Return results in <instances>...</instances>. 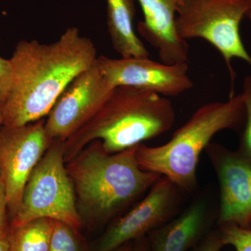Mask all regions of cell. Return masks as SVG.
Masks as SVG:
<instances>
[{"mask_svg":"<svg viewBox=\"0 0 251 251\" xmlns=\"http://www.w3.org/2000/svg\"><path fill=\"white\" fill-rule=\"evenodd\" d=\"M97 58L94 43L74 27L52 44L18 43L9 59L12 85L1 105L2 126H22L47 117L69 84Z\"/></svg>","mask_w":251,"mask_h":251,"instance_id":"cell-1","label":"cell"},{"mask_svg":"<svg viewBox=\"0 0 251 251\" xmlns=\"http://www.w3.org/2000/svg\"><path fill=\"white\" fill-rule=\"evenodd\" d=\"M138 146L110 153L100 140H94L66 163L82 224H101L117 217L163 176L140 168Z\"/></svg>","mask_w":251,"mask_h":251,"instance_id":"cell-2","label":"cell"},{"mask_svg":"<svg viewBox=\"0 0 251 251\" xmlns=\"http://www.w3.org/2000/svg\"><path fill=\"white\" fill-rule=\"evenodd\" d=\"M175 122L169 99L138 87H115L95 116L62 142L64 161H70L94 140H100L107 152H120L163 134Z\"/></svg>","mask_w":251,"mask_h":251,"instance_id":"cell-3","label":"cell"},{"mask_svg":"<svg viewBox=\"0 0 251 251\" xmlns=\"http://www.w3.org/2000/svg\"><path fill=\"white\" fill-rule=\"evenodd\" d=\"M245 119L242 93L230 96L227 101L205 104L175 132L168 143L157 147L138 145L137 161L144 171L161 175L183 192H191L198 184L200 157L213 137L221 130L241 129Z\"/></svg>","mask_w":251,"mask_h":251,"instance_id":"cell-4","label":"cell"},{"mask_svg":"<svg viewBox=\"0 0 251 251\" xmlns=\"http://www.w3.org/2000/svg\"><path fill=\"white\" fill-rule=\"evenodd\" d=\"M251 9V0H181L176 13L179 37L204 39L214 46L226 62L232 85V59H242L251 67V56L240 35L241 23Z\"/></svg>","mask_w":251,"mask_h":251,"instance_id":"cell-5","label":"cell"},{"mask_svg":"<svg viewBox=\"0 0 251 251\" xmlns=\"http://www.w3.org/2000/svg\"><path fill=\"white\" fill-rule=\"evenodd\" d=\"M42 218L61 221L77 229L82 226L60 140L52 142L31 173L21 206L10 226Z\"/></svg>","mask_w":251,"mask_h":251,"instance_id":"cell-6","label":"cell"},{"mask_svg":"<svg viewBox=\"0 0 251 251\" xmlns=\"http://www.w3.org/2000/svg\"><path fill=\"white\" fill-rule=\"evenodd\" d=\"M52 142L43 119L22 126L0 128V179L11 219L19 209L31 173Z\"/></svg>","mask_w":251,"mask_h":251,"instance_id":"cell-7","label":"cell"},{"mask_svg":"<svg viewBox=\"0 0 251 251\" xmlns=\"http://www.w3.org/2000/svg\"><path fill=\"white\" fill-rule=\"evenodd\" d=\"M115 88L100 72L97 62L81 73L47 115L45 128L50 139L64 142L70 138L95 116Z\"/></svg>","mask_w":251,"mask_h":251,"instance_id":"cell-8","label":"cell"},{"mask_svg":"<svg viewBox=\"0 0 251 251\" xmlns=\"http://www.w3.org/2000/svg\"><path fill=\"white\" fill-rule=\"evenodd\" d=\"M182 193L171 180L162 176L133 209L108 226L93 251H111L163 226L174 217Z\"/></svg>","mask_w":251,"mask_h":251,"instance_id":"cell-9","label":"cell"},{"mask_svg":"<svg viewBox=\"0 0 251 251\" xmlns=\"http://www.w3.org/2000/svg\"><path fill=\"white\" fill-rule=\"evenodd\" d=\"M205 151L219 183L218 226L234 224L250 228L251 158L212 142Z\"/></svg>","mask_w":251,"mask_h":251,"instance_id":"cell-10","label":"cell"},{"mask_svg":"<svg viewBox=\"0 0 251 251\" xmlns=\"http://www.w3.org/2000/svg\"><path fill=\"white\" fill-rule=\"evenodd\" d=\"M100 72L114 87H138L161 96L177 97L193 88L188 75V63L170 64L157 62L149 57L97 58Z\"/></svg>","mask_w":251,"mask_h":251,"instance_id":"cell-11","label":"cell"},{"mask_svg":"<svg viewBox=\"0 0 251 251\" xmlns=\"http://www.w3.org/2000/svg\"><path fill=\"white\" fill-rule=\"evenodd\" d=\"M144 15L138 25L139 34L158 51L164 64L188 63L187 41L178 35L175 25L181 0H138Z\"/></svg>","mask_w":251,"mask_h":251,"instance_id":"cell-12","label":"cell"},{"mask_svg":"<svg viewBox=\"0 0 251 251\" xmlns=\"http://www.w3.org/2000/svg\"><path fill=\"white\" fill-rule=\"evenodd\" d=\"M210 224L206 201H195L179 215L149 232L150 251L192 250L210 232Z\"/></svg>","mask_w":251,"mask_h":251,"instance_id":"cell-13","label":"cell"},{"mask_svg":"<svg viewBox=\"0 0 251 251\" xmlns=\"http://www.w3.org/2000/svg\"><path fill=\"white\" fill-rule=\"evenodd\" d=\"M107 24L114 50L122 58L149 57L148 49L135 34L133 0H105Z\"/></svg>","mask_w":251,"mask_h":251,"instance_id":"cell-14","label":"cell"},{"mask_svg":"<svg viewBox=\"0 0 251 251\" xmlns=\"http://www.w3.org/2000/svg\"><path fill=\"white\" fill-rule=\"evenodd\" d=\"M54 220L36 219L9 226V251H49Z\"/></svg>","mask_w":251,"mask_h":251,"instance_id":"cell-15","label":"cell"},{"mask_svg":"<svg viewBox=\"0 0 251 251\" xmlns=\"http://www.w3.org/2000/svg\"><path fill=\"white\" fill-rule=\"evenodd\" d=\"M79 229L54 220L49 251H86Z\"/></svg>","mask_w":251,"mask_h":251,"instance_id":"cell-16","label":"cell"},{"mask_svg":"<svg viewBox=\"0 0 251 251\" xmlns=\"http://www.w3.org/2000/svg\"><path fill=\"white\" fill-rule=\"evenodd\" d=\"M218 229L225 246H232L236 251H251V229L224 224L218 226Z\"/></svg>","mask_w":251,"mask_h":251,"instance_id":"cell-17","label":"cell"},{"mask_svg":"<svg viewBox=\"0 0 251 251\" xmlns=\"http://www.w3.org/2000/svg\"><path fill=\"white\" fill-rule=\"evenodd\" d=\"M242 94L245 103L246 119L237 150L251 158V75H247L244 78Z\"/></svg>","mask_w":251,"mask_h":251,"instance_id":"cell-18","label":"cell"},{"mask_svg":"<svg viewBox=\"0 0 251 251\" xmlns=\"http://www.w3.org/2000/svg\"><path fill=\"white\" fill-rule=\"evenodd\" d=\"M13 70L9 59L0 57V103H3L11 91Z\"/></svg>","mask_w":251,"mask_h":251,"instance_id":"cell-19","label":"cell"},{"mask_svg":"<svg viewBox=\"0 0 251 251\" xmlns=\"http://www.w3.org/2000/svg\"><path fill=\"white\" fill-rule=\"evenodd\" d=\"M225 247L219 229L211 230L190 251H220Z\"/></svg>","mask_w":251,"mask_h":251,"instance_id":"cell-20","label":"cell"},{"mask_svg":"<svg viewBox=\"0 0 251 251\" xmlns=\"http://www.w3.org/2000/svg\"><path fill=\"white\" fill-rule=\"evenodd\" d=\"M7 202L4 184L0 179V229L8 226L7 224Z\"/></svg>","mask_w":251,"mask_h":251,"instance_id":"cell-21","label":"cell"},{"mask_svg":"<svg viewBox=\"0 0 251 251\" xmlns=\"http://www.w3.org/2000/svg\"><path fill=\"white\" fill-rule=\"evenodd\" d=\"M9 226L0 229V251H9Z\"/></svg>","mask_w":251,"mask_h":251,"instance_id":"cell-22","label":"cell"},{"mask_svg":"<svg viewBox=\"0 0 251 251\" xmlns=\"http://www.w3.org/2000/svg\"><path fill=\"white\" fill-rule=\"evenodd\" d=\"M132 251H150L147 236H144V237L133 241Z\"/></svg>","mask_w":251,"mask_h":251,"instance_id":"cell-23","label":"cell"},{"mask_svg":"<svg viewBox=\"0 0 251 251\" xmlns=\"http://www.w3.org/2000/svg\"><path fill=\"white\" fill-rule=\"evenodd\" d=\"M133 242L126 243L124 244L121 247L117 248L116 249H114L111 251H132L133 249Z\"/></svg>","mask_w":251,"mask_h":251,"instance_id":"cell-24","label":"cell"},{"mask_svg":"<svg viewBox=\"0 0 251 251\" xmlns=\"http://www.w3.org/2000/svg\"><path fill=\"white\" fill-rule=\"evenodd\" d=\"M1 105L2 103H0V128L2 126V113H1ZM0 177H1V173H0Z\"/></svg>","mask_w":251,"mask_h":251,"instance_id":"cell-25","label":"cell"},{"mask_svg":"<svg viewBox=\"0 0 251 251\" xmlns=\"http://www.w3.org/2000/svg\"><path fill=\"white\" fill-rule=\"evenodd\" d=\"M246 17L249 18V21L251 22V9L248 11L247 16H246Z\"/></svg>","mask_w":251,"mask_h":251,"instance_id":"cell-26","label":"cell"},{"mask_svg":"<svg viewBox=\"0 0 251 251\" xmlns=\"http://www.w3.org/2000/svg\"><path fill=\"white\" fill-rule=\"evenodd\" d=\"M250 229H251V226H250Z\"/></svg>","mask_w":251,"mask_h":251,"instance_id":"cell-27","label":"cell"}]
</instances>
